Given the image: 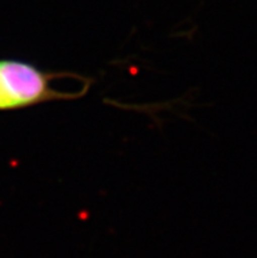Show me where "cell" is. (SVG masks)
Returning a JSON list of instances; mask_svg holds the SVG:
<instances>
[{
    "instance_id": "obj_1",
    "label": "cell",
    "mask_w": 257,
    "mask_h": 258,
    "mask_svg": "<svg viewBox=\"0 0 257 258\" xmlns=\"http://www.w3.org/2000/svg\"><path fill=\"white\" fill-rule=\"evenodd\" d=\"M58 74H47L21 60H0V110L76 97L52 88Z\"/></svg>"
}]
</instances>
